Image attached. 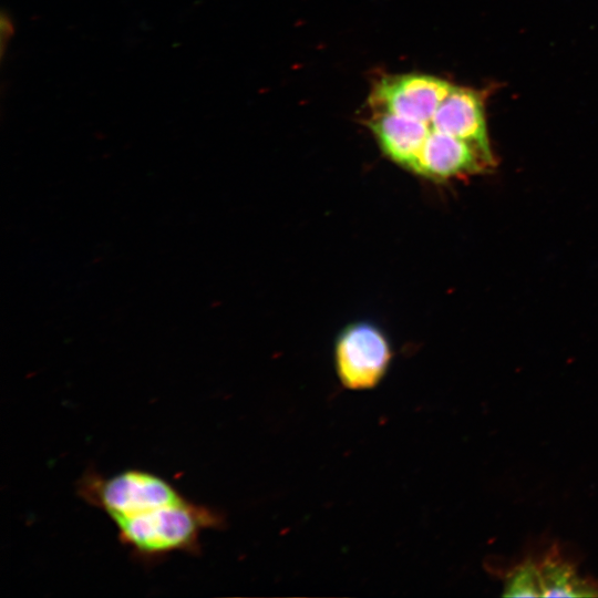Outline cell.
I'll return each mask as SVG.
<instances>
[{
    "instance_id": "1",
    "label": "cell",
    "mask_w": 598,
    "mask_h": 598,
    "mask_svg": "<svg viewBox=\"0 0 598 598\" xmlns=\"http://www.w3.org/2000/svg\"><path fill=\"white\" fill-rule=\"evenodd\" d=\"M78 493L106 514L123 546L146 566L174 553L198 555L203 533L226 526L219 509L187 498L169 481L142 468L104 476L90 467L78 483Z\"/></svg>"
},
{
    "instance_id": "2",
    "label": "cell",
    "mask_w": 598,
    "mask_h": 598,
    "mask_svg": "<svg viewBox=\"0 0 598 598\" xmlns=\"http://www.w3.org/2000/svg\"><path fill=\"white\" fill-rule=\"evenodd\" d=\"M391 360V343L372 322H352L336 339V370L347 389L369 390L377 386L386 374Z\"/></svg>"
},
{
    "instance_id": "3",
    "label": "cell",
    "mask_w": 598,
    "mask_h": 598,
    "mask_svg": "<svg viewBox=\"0 0 598 598\" xmlns=\"http://www.w3.org/2000/svg\"><path fill=\"white\" fill-rule=\"evenodd\" d=\"M453 85L427 74H401L381 79L370 95L372 111L431 123Z\"/></svg>"
},
{
    "instance_id": "4",
    "label": "cell",
    "mask_w": 598,
    "mask_h": 598,
    "mask_svg": "<svg viewBox=\"0 0 598 598\" xmlns=\"http://www.w3.org/2000/svg\"><path fill=\"white\" fill-rule=\"evenodd\" d=\"M430 125L434 130L467 142L489 166L495 164L483 101L477 92L453 85L437 107Z\"/></svg>"
},
{
    "instance_id": "5",
    "label": "cell",
    "mask_w": 598,
    "mask_h": 598,
    "mask_svg": "<svg viewBox=\"0 0 598 598\" xmlns=\"http://www.w3.org/2000/svg\"><path fill=\"white\" fill-rule=\"evenodd\" d=\"M489 165L467 142L431 127L410 172L447 181L485 172Z\"/></svg>"
},
{
    "instance_id": "6",
    "label": "cell",
    "mask_w": 598,
    "mask_h": 598,
    "mask_svg": "<svg viewBox=\"0 0 598 598\" xmlns=\"http://www.w3.org/2000/svg\"><path fill=\"white\" fill-rule=\"evenodd\" d=\"M369 127L382 153L408 171H411L431 131L430 123L385 111H373Z\"/></svg>"
},
{
    "instance_id": "7",
    "label": "cell",
    "mask_w": 598,
    "mask_h": 598,
    "mask_svg": "<svg viewBox=\"0 0 598 598\" xmlns=\"http://www.w3.org/2000/svg\"><path fill=\"white\" fill-rule=\"evenodd\" d=\"M542 596H598V584L580 578L573 564L558 553H550L537 563Z\"/></svg>"
},
{
    "instance_id": "8",
    "label": "cell",
    "mask_w": 598,
    "mask_h": 598,
    "mask_svg": "<svg viewBox=\"0 0 598 598\" xmlns=\"http://www.w3.org/2000/svg\"><path fill=\"white\" fill-rule=\"evenodd\" d=\"M504 595L512 597L542 596L537 561L526 559L514 567L505 578Z\"/></svg>"
}]
</instances>
